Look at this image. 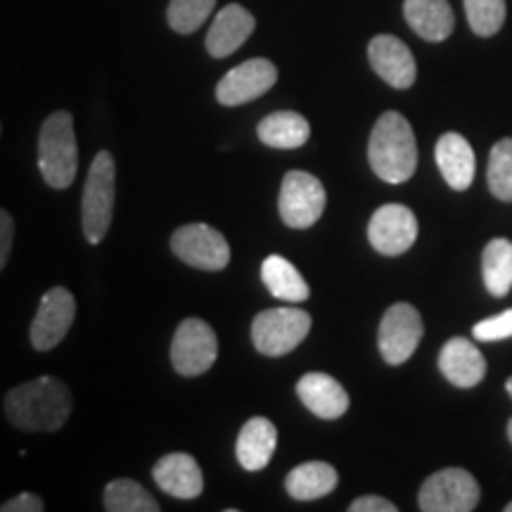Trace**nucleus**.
<instances>
[{
  "label": "nucleus",
  "mask_w": 512,
  "mask_h": 512,
  "mask_svg": "<svg viewBox=\"0 0 512 512\" xmlns=\"http://www.w3.org/2000/svg\"><path fill=\"white\" fill-rule=\"evenodd\" d=\"M5 415L22 432H57L72 415V392L57 377H36L10 389Z\"/></svg>",
  "instance_id": "obj_1"
},
{
  "label": "nucleus",
  "mask_w": 512,
  "mask_h": 512,
  "mask_svg": "<svg viewBox=\"0 0 512 512\" xmlns=\"http://www.w3.org/2000/svg\"><path fill=\"white\" fill-rule=\"evenodd\" d=\"M368 162L384 183H406L418 169V143L408 119L399 112H384L375 121L368 140Z\"/></svg>",
  "instance_id": "obj_2"
},
{
  "label": "nucleus",
  "mask_w": 512,
  "mask_h": 512,
  "mask_svg": "<svg viewBox=\"0 0 512 512\" xmlns=\"http://www.w3.org/2000/svg\"><path fill=\"white\" fill-rule=\"evenodd\" d=\"M38 171L55 190H64L74 183L79 171V145L74 117L69 112L57 110L43 121L38 133Z\"/></svg>",
  "instance_id": "obj_3"
},
{
  "label": "nucleus",
  "mask_w": 512,
  "mask_h": 512,
  "mask_svg": "<svg viewBox=\"0 0 512 512\" xmlns=\"http://www.w3.org/2000/svg\"><path fill=\"white\" fill-rule=\"evenodd\" d=\"M114 200H117V164H114L112 152L100 150L88 169L81 202L83 235L91 245H100L110 230Z\"/></svg>",
  "instance_id": "obj_4"
},
{
  "label": "nucleus",
  "mask_w": 512,
  "mask_h": 512,
  "mask_svg": "<svg viewBox=\"0 0 512 512\" xmlns=\"http://www.w3.org/2000/svg\"><path fill=\"white\" fill-rule=\"evenodd\" d=\"M311 332V316L302 309H266L252 323V344L264 356H285Z\"/></svg>",
  "instance_id": "obj_5"
},
{
  "label": "nucleus",
  "mask_w": 512,
  "mask_h": 512,
  "mask_svg": "<svg viewBox=\"0 0 512 512\" xmlns=\"http://www.w3.org/2000/svg\"><path fill=\"white\" fill-rule=\"evenodd\" d=\"M477 479L463 467H446L434 472L420 486L418 505L422 512H472L479 505Z\"/></svg>",
  "instance_id": "obj_6"
},
{
  "label": "nucleus",
  "mask_w": 512,
  "mask_h": 512,
  "mask_svg": "<svg viewBox=\"0 0 512 512\" xmlns=\"http://www.w3.org/2000/svg\"><path fill=\"white\" fill-rule=\"evenodd\" d=\"M219 356V339L211 325L202 318H185L176 328L171 342V366L178 375H204Z\"/></svg>",
  "instance_id": "obj_7"
},
{
  "label": "nucleus",
  "mask_w": 512,
  "mask_h": 512,
  "mask_svg": "<svg viewBox=\"0 0 512 512\" xmlns=\"http://www.w3.org/2000/svg\"><path fill=\"white\" fill-rule=\"evenodd\" d=\"M325 202H328V195L316 176L306 174V171L285 174L278 197L280 219L285 226L294 230L311 228L323 216Z\"/></svg>",
  "instance_id": "obj_8"
},
{
  "label": "nucleus",
  "mask_w": 512,
  "mask_h": 512,
  "mask_svg": "<svg viewBox=\"0 0 512 512\" xmlns=\"http://www.w3.org/2000/svg\"><path fill=\"white\" fill-rule=\"evenodd\" d=\"M422 335H425V325L418 309L399 302L384 311L380 330H377V349L389 366H401L415 354Z\"/></svg>",
  "instance_id": "obj_9"
},
{
  "label": "nucleus",
  "mask_w": 512,
  "mask_h": 512,
  "mask_svg": "<svg viewBox=\"0 0 512 512\" xmlns=\"http://www.w3.org/2000/svg\"><path fill=\"white\" fill-rule=\"evenodd\" d=\"M171 252L197 271H223L230 264V245L207 223H188L171 235Z\"/></svg>",
  "instance_id": "obj_10"
},
{
  "label": "nucleus",
  "mask_w": 512,
  "mask_h": 512,
  "mask_svg": "<svg viewBox=\"0 0 512 512\" xmlns=\"http://www.w3.org/2000/svg\"><path fill=\"white\" fill-rule=\"evenodd\" d=\"M76 318L74 294L67 287H53L41 297L38 311L31 323L29 339L36 351H50L67 337Z\"/></svg>",
  "instance_id": "obj_11"
},
{
  "label": "nucleus",
  "mask_w": 512,
  "mask_h": 512,
  "mask_svg": "<svg viewBox=\"0 0 512 512\" xmlns=\"http://www.w3.org/2000/svg\"><path fill=\"white\" fill-rule=\"evenodd\" d=\"M278 83V67L264 57H254L233 67L216 86V100L226 107H240L259 100Z\"/></svg>",
  "instance_id": "obj_12"
},
{
  "label": "nucleus",
  "mask_w": 512,
  "mask_h": 512,
  "mask_svg": "<svg viewBox=\"0 0 512 512\" xmlns=\"http://www.w3.org/2000/svg\"><path fill=\"white\" fill-rule=\"evenodd\" d=\"M368 240L375 252L399 256L408 252L418 240V219L403 204H384L368 223Z\"/></svg>",
  "instance_id": "obj_13"
},
{
  "label": "nucleus",
  "mask_w": 512,
  "mask_h": 512,
  "mask_svg": "<svg viewBox=\"0 0 512 512\" xmlns=\"http://www.w3.org/2000/svg\"><path fill=\"white\" fill-rule=\"evenodd\" d=\"M368 60L375 74L396 91H406L418 79V64H415L411 48L396 36H375L368 43Z\"/></svg>",
  "instance_id": "obj_14"
},
{
  "label": "nucleus",
  "mask_w": 512,
  "mask_h": 512,
  "mask_svg": "<svg viewBox=\"0 0 512 512\" xmlns=\"http://www.w3.org/2000/svg\"><path fill=\"white\" fill-rule=\"evenodd\" d=\"M152 479L164 494L181 498V501H192L204 491L202 470L190 453H169L159 458L152 467Z\"/></svg>",
  "instance_id": "obj_15"
},
{
  "label": "nucleus",
  "mask_w": 512,
  "mask_h": 512,
  "mask_svg": "<svg viewBox=\"0 0 512 512\" xmlns=\"http://www.w3.org/2000/svg\"><path fill=\"white\" fill-rule=\"evenodd\" d=\"M439 370L460 389H472L484 380L486 358L467 337H453L439 351Z\"/></svg>",
  "instance_id": "obj_16"
},
{
  "label": "nucleus",
  "mask_w": 512,
  "mask_h": 512,
  "mask_svg": "<svg viewBox=\"0 0 512 512\" xmlns=\"http://www.w3.org/2000/svg\"><path fill=\"white\" fill-rule=\"evenodd\" d=\"M297 396L320 420H339L349 411V394L332 375L306 373L297 382Z\"/></svg>",
  "instance_id": "obj_17"
},
{
  "label": "nucleus",
  "mask_w": 512,
  "mask_h": 512,
  "mask_svg": "<svg viewBox=\"0 0 512 512\" xmlns=\"http://www.w3.org/2000/svg\"><path fill=\"white\" fill-rule=\"evenodd\" d=\"M256 19L249 10L238 3H230L214 17L207 34V50L211 57L223 60V57L233 55L249 36L254 34Z\"/></svg>",
  "instance_id": "obj_18"
},
{
  "label": "nucleus",
  "mask_w": 512,
  "mask_h": 512,
  "mask_svg": "<svg viewBox=\"0 0 512 512\" xmlns=\"http://www.w3.org/2000/svg\"><path fill=\"white\" fill-rule=\"evenodd\" d=\"M434 159L444 176V181L451 185L453 190H467L475 181L477 174V157L472 145L467 143L465 136L460 133H444L439 138L437 147H434Z\"/></svg>",
  "instance_id": "obj_19"
},
{
  "label": "nucleus",
  "mask_w": 512,
  "mask_h": 512,
  "mask_svg": "<svg viewBox=\"0 0 512 512\" xmlns=\"http://www.w3.org/2000/svg\"><path fill=\"white\" fill-rule=\"evenodd\" d=\"M275 448H278V430L273 422L268 418H252L242 425L235 456L247 472H259L271 463Z\"/></svg>",
  "instance_id": "obj_20"
},
{
  "label": "nucleus",
  "mask_w": 512,
  "mask_h": 512,
  "mask_svg": "<svg viewBox=\"0 0 512 512\" xmlns=\"http://www.w3.org/2000/svg\"><path fill=\"white\" fill-rule=\"evenodd\" d=\"M403 17L415 34L430 43L446 41L456 29V17L448 0H406Z\"/></svg>",
  "instance_id": "obj_21"
},
{
  "label": "nucleus",
  "mask_w": 512,
  "mask_h": 512,
  "mask_svg": "<svg viewBox=\"0 0 512 512\" xmlns=\"http://www.w3.org/2000/svg\"><path fill=\"white\" fill-rule=\"evenodd\" d=\"M339 475L330 463L323 460H309V463L297 465L290 475L285 477V489L294 501H318V498L332 494L337 489Z\"/></svg>",
  "instance_id": "obj_22"
},
{
  "label": "nucleus",
  "mask_w": 512,
  "mask_h": 512,
  "mask_svg": "<svg viewBox=\"0 0 512 512\" xmlns=\"http://www.w3.org/2000/svg\"><path fill=\"white\" fill-rule=\"evenodd\" d=\"M256 136L268 147L275 150H297L306 145L311 136V126L299 112H273L259 121L256 126Z\"/></svg>",
  "instance_id": "obj_23"
},
{
  "label": "nucleus",
  "mask_w": 512,
  "mask_h": 512,
  "mask_svg": "<svg viewBox=\"0 0 512 512\" xmlns=\"http://www.w3.org/2000/svg\"><path fill=\"white\" fill-rule=\"evenodd\" d=\"M261 280L275 299H283L290 304H302L311 294L309 283L297 271V266L280 254L266 256L264 264H261Z\"/></svg>",
  "instance_id": "obj_24"
},
{
  "label": "nucleus",
  "mask_w": 512,
  "mask_h": 512,
  "mask_svg": "<svg viewBox=\"0 0 512 512\" xmlns=\"http://www.w3.org/2000/svg\"><path fill=\"white\" fill-rule=\"evenodd\" d=\"M484 285L494 297H505L512 290V242L494 238L482 254Z\"/></svg>",
  "instance_id": "obj_25"
},
{
  "label": "nucleus",
  "mask_w": 512,
  "mask_h": 512,
  "mask_svg": "<svg viewBox=\"0 0 512 512\" xmlns=\"http://www.w3.org/2000/svg\"><path fill=\"white\" fill-rule=\"evenodd\" d=\"M107 512H159V503L143 484L133 479H112L105 486Z\"/></svg>",
  "instance_id": "obj_26"
},
{
  "label": "nucleus",
  "mask_w": 512,
  "mask_h": 512,
  "mask_svg": "<svg viewBox=\"0 0 512 512\" xmlns=\"http://www.w3.org/2000/svg\"><path fill=\"white\" fill-rule=\"evenodd\" d=\"M486 181L496 200L512 202V138H503L491 147Z\"/></svg>",
  "instance_id": "obj_27"
},
{
  "label": "nucleus",
  "mask_w": 512,
  "mask_h": 512,
  "mask_svg": "<svg viewBox=\"0 0 512 512\" xmlns=\"http://www.w3.org/2000/svg\"><path fill=\"white\" fill-rule=\"evenodd\" d=\"M216 0H171L166 22L176 34H195L207 22Z\"/></svg>",
  "instance_id": "obj_28"
},
{
  "label": "nucleus",
  "mask_w": 512,
  "mask_h": 512,
  "mask_svg": "<svg viewBox=\"0 0 512 512\" xmlns=\"http://www.w3.org/2000/svg\"><path fill=\"white\" fill-rule=\"evenodd\" d=\"M465 15L477 36H496L505 24V0H465Z\"/></svg>",
  "instance_id": "obj_29"
},
{
  "label": "nucleus",
  "mask_w": 512,
  "mask_h": 512,
  "mask_svg": "<svg viewBox=\"0 0 512 512\" xmlns=\"http://www.w3.org/2000/svg\"><path fill=\"white\" fill-rule=\"evenodd\" d=\"M472 337L479 339V342H501V339L512 337V309L479 320L475 328H472Z\"/></svg>",
  "instance_id": "obj_30"
},
{
  "label": "nucleus",
  "mask_w": 512,
  "mask_h": 512,
  "mask_svg": "<svg viewBox=\"0 0 512 512\" xmlns=\"http://www.w3.org/2000/svg\"><path fill=\"white\" fill-rule=\"evenodd\" d=\"M12 240H15V221L5 209H0V271L8 264L12 252Z\"/></svg>",
  "instance_id": "obj_31"
},
{
  "label": "nucleus",
  "mask_w": 512,
  "mask_h": 512,
  "mask_svg": "<svg viewBox=\"0 0 512 512\" xmlns=\"http://www.w3.org/2000/svg\"><path fill=\"white\" fill-rule=\"evenodd\" d=\"M46 510V503H43L41 496L31 494V491H24L15 498H10L8 503L0 505V512H41Z\"/></svg>",
  "instance_id": "obj_32"
},
{
  "label": "nucleus",
  "mask_w": 512,
  "mask_h": 512,
  "mask_svg": "<svg viewBox=\"0 0 512 512\" xmlns=\"http://www.w3.org/2000/svg\"><path fill=\"white\" fill-rule=\"evenodd\" d=\"M399 508L382 496H361L349 505V512H396Z\"/></svg>",
  "instance_id": "obj_33"
},
{
  "label": "nucleus",
  "mask_w": 512,
  "mask_h": 512,
  "mask_svg": "<svg viewBox=\"0 0 512 512\" xmlns=\"http://www.w3.org/2000/svg\"><path fill=\"white\" fill-rule=\"evenodd\" d=\"M505 389H508V394H510V399H512V377L508 382H505Z\"/></svg>",
  "instance_id": "obj_34"
},
{
  "label": "nucleus",
  "mask_w": 512,
  "mask_h": 512,
  "mask_svg": "<svg viewBox=\"0 0 512 512\" xmlns=\"http://www.w3.org/2000/svg\"><path fill=\"white\" fill-rule=\"evenodd\" d=\"M508 439H510V444H512V418L508 422Z\"/></svg>",
  "instance_id": "obj_35"
},
{
  "label": "nucleus",
  "mask_w": 512,
  "mask_h": 512,
  "mask_svg": "<svg viewBox=\"0 0 512 512\" xmlns=\"http://www.w3.org/2000/svg\"><path fill=\"white\" fill-rule=\"evenodd\" d=\"M505 512H512V501H510L508 505H505Z\"/></svg>",
  "instance_id": "obj_36"
},
{
  "label": "nucleus",
  "mask_w": 512,
  "mask_h": 512,
  "mask_svg": "<svg viewBox=\"0 0 512 512\" xmlns=\"http://www.w3.org/2000/svg\"><path fill=\"white\" fill-rule=\"evenodd\" d=\"M0 131H3V128H0Z\"/></svg>",
  "instance_id": "obj_37"
}]
</instances>
